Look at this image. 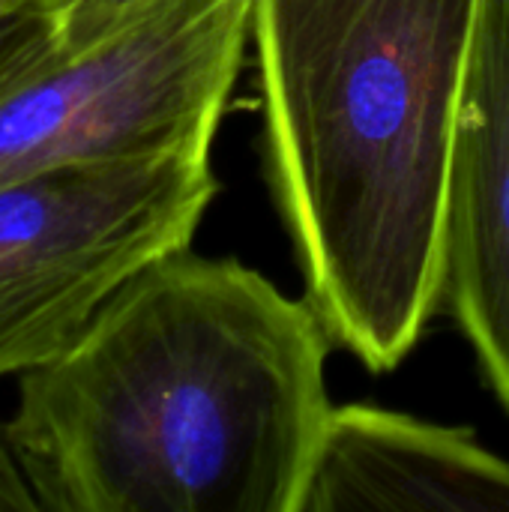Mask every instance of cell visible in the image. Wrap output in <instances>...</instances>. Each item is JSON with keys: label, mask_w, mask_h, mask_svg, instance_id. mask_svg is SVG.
<instances>
[{"label": "cell", "mask_w": 509, "mask_h": 512, "mask_svg": "<svg viewBox=\"0 0 509 512\" xmlns=\"http://www.w3.org/2000/svg\"><path fill=\"white\" fill-rule=\"evenodd\" d=\"M327 342L309 300L186 246L18 378L6 435L39 510L300 512Z\"/></svg>", "instance_id": "obj_1"}, {"label": "cell", "mask_w": 509, "mask_h": 512, "mask_svg": "<svg viewBox=\"0 0 509 512\" xmlns=\"http://www.w3.org/2000/svg\"><path fill=\"white\" fill-rule=\"evenodd\" d=\"M255 0H171L0 102V183L213 144Z\"/></svg>", "instance_id": "obj_4"}, {"label": "cell", "mask_w": 509, "mask_h": 512, "mask_svg": "<svg viewBox=\"0 0 509 512\" xmlns=\"http://www.w3.org/2000/svg\"><path fill=\"white\" fill-rule=\"evenodd\" d=\"M63 60L54 12L45 0L0 3V102Z\"/></svg>", "instance_id": "obj_7"}, {"label": "cell", "mask_w": 509, "mask_h": 512, "mask_svg": "<svg viewBox=\"0 0 509 512\" xmlns=\"http://www.w3.org/2000/svg\"><path fill=\"white\" fill-rule=\"evenodd\" d=\"M509 510V462L471 432L408 414L333 408L300 512Z\"/></svg>", "instance_id": "obj_6"}, {"label": "cell", "mask_w": 509, "mask_h": 512, "mask_svg": "<svg viewBox=\"0 0 509 512\" xmlns=\"http://www.w3.org/2000/svg\"><path fill=\"white\" fill-rule=\"evenodd\" d=\"M216 189L210 144L0 183V381L57 360L129 279L186 249Z\"/></svg>", "instance_id": "obj_3"}, {"label": "cell", "mask_w": 509, "mask_h": 512, "mask_svg": "<svg viewBox=\"0 0 509 512\" xmlns=\"http://www.w3.org/2000/svg\"><path fill=\"white\" fill-rule=\"evenodd\" d=\"M0 3H3V0H0Z\"/></svg>", "instance_id": "obj_10"}, {"label": "cell", "mask_w": 509, "mask_h": 512, "mask_svg": "<svg viewBox=\"0 0 509 512\" xmlns=\"http://www.w3.org/2000/svg\"><path fill=\"white\" fill-rule=\"evenodd\" d=\"M0 512H39V501L9 444L6 423H0Z\"/></svg>", "instance_id": "obj_9"}, {"label": "cell", "mask_w": 509, "mask_h": 512, "mask_svg": "<svg viewBox=\"0 0 509 512\" xmlns=\"http://www.w3.org/2000/svg\"><path fill=\"white\" fill-rule=\"evenodd\" d=\"M480 0H255L279 213L330 339L396 369L444 303L456 114Z\"/></svg>", "instance_id": "obj_2"}, {"label": "cell", "mask_w": 509, "mask_h": 512, "mask_svg": "<svg viewBox=\"0 0 509 512\" xmlns=\"http://www.w3.org/2000/svg\"><path fill=\"white\" fill-rule=\"evenodd\" d=\"M57 21L63 57L90 51L93 45L138 24L171 0H45Z\"/></svg>", "instance_id": "obj_8"}, {"label": "cell", "mask_w": 509, "mask_h": 512, "mask_svg": "<svg viewBox=\"0 0 509 512\" xmlns=\"http://www.w3.org/2000/svg\"><path fill=\"white\" fill-rule=\"evenodd\" d=\"M444 303L509 408V0H480L444 234Z\"/></svg>", "instance_id": "obj_5"}]
</instances>
